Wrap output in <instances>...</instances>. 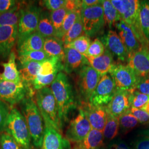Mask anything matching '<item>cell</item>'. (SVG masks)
Wrapping results in <instances>:
<instances>
[{"label":"cell","instance_id":"6da1fadb","mask_svg":"<svg viewBox=\"0 0 149 149\" xmlns=\"http://www.w3.org/2000/svg\"><path fill=\"white\" fill-rule=\"evenodd\" d=\"M50 88L58 105L59 119L63 128L64 124L69 120L70 112L76 108L72 87L67 75L60 72L50 85Z\"/></svg>","mask_w":149,"mask_h":149},{"label":"cell","instance_id":"7a4b0ae2","mask_svg":"<svg viewBox=\"0 0 149 149\" xmlns=\"http://www.w3.org/2000/svg\"><path fill=\"white\" fill-rule=\"evenodd\" d=\"M22 114L27 123L32 138V144L37 148L42 146L45 132V124L39 108L33 98L29 95L20 103Z\"/></svg>","mask_w":149,"mask_h":149},{"label":"cell","instance_id":"3957f363","mask_svg":"<svg viewBox=\"0 0 149 149\" xmlns=\"http://www.w3.org/2000/svg\"><path fill=\"white\" fill-rule=\"evenodd\" d=\"M36 102L43 117L45 127H52L61 133L58 107L50 87H47L37 91Z\"/></svg>","mask_w":149,"mask_h":149},{"label":"cell","instance_id":"277c9868","mask_svg":"<svg viewBox=\"0 0 149 149\" xmlns=\"http://www.w3.org/2000/svg\"><path fill=\"white\" fill-rule=\"evenodd\" d=\"M113 5L119 12L121 19L133 29L143 47H147L149 42L144 37L140 22V1L112 0Z\"/></svg>","mask_w":149,"mask_h":149},{"label":"cell","instance_id":"5b68a950","mask_svg":"<svg viewBox=\"0 0 149 149\" xmlns=\"http://www.w3.org/2000/svg\"><path fill=\"white\" fill-rule=\"evenodd\" d=\"M5 132L16 140L22 149L32 148V138L27 123L21 112L16 108L11 107Z\"/></svg>","mask_w":149,"mask_h":149},{"label":"cell","instance_id":"8992f818","mask_svg":"<svg viewBox=\"0 0 149 149\" xmlns=\"http://www.w3.org/2000/svg\"><path fill=\"white\" fill-rule=\"evenodd\" d=\"M42 9L35 3L23 6L18 25L17 44H19L29 36L37 32Z\"/></svg>","mask_w":149,"mask_h":149},{"label":"cell","instance_id":"52a82bcc","mask_svg":"<svg viewBox=\"0 0 149 149\" xmlns=\"http://www.w3.org/2000/svg\"><path fill=\"white\" fill-rule=\"evenodd\" d=\"M34 89L24 84L6 81L0 78V99L11 107L19 103L26 97L34 95Z\"/></svg>","mask_w":149,"mask_h":149},{"label":"cell","instance_id":"ba28073f","mask_svg":"<svg viewBox=\"0 0 149 149\" xmlns=\"http://www.w3.org/2000/svg\"><path fill=\"white\" fill-rule=\"evenodd\" d=\"M102 2L97 5L81 9V15L84 33L89 37L95 36L100 32L106 23Z\"/></svg>","mask_w":149,"mask_h":149},{"label":"cell","instance_id":"9c48e42d","mask_svg":"<svg viewBox=\"0 0 149 149\" xmlns=\"http://www.w3.org/2000/svg\"><path fill=\"white\" fill-rule=\"evenodd\" d=\"M101 78L100 74L88 65H85L80 69L78 75L77 86L82 103L90 102L91 97Z\"/></svg>","mask_w":149,"mask_h":149},{"label":"cell","instance_id":"30bf717a","mask_svg":"<svg viewBox=\"0 0 149 149\" xmlns=\"http://www.w3.org/2000/svg\"><path fill=\"white\" fill-rule=\"evenodd\" d=\"M118 90L131 91L135 89L139 78L128 65L115 64L109 72Z\"/></svg>","mask_w":149,"mask_h":149},{"label":"cell","instance_id":"8fae6325","mask_svg":"<svg viewBox=\"0 0 149 149\" xmlns=\"http://www.w3.org/2000/svg\"><path fill=\"white\" fill-rule=\"evenodd\" d=\"M117 90L110 74H105L102 76L91 97L90 103L95 106H107L112 101Z\"/></svg>","mask_w":149,"mask_h":149},{"label":"cell","instance_id":"7c38bea8","mask_svg":"<svg viewBox=\"0 0 149 149\" xmlns=\"http://www.w3.org/2000/svg\"><path fill=\"white\" fill-rule=\"evenodd\" d=\"M92 127L82 109L80 108L77 116L70 123L66 133L67 139L79 144L90 132Z\"/></svg>","mask_w":149,"mask_h":149},{"label":"cell","instance_id":"4fadbf2b","mask_svg":"<svg viewBox=\"0 0 149 149\" xmlns=\"http://www.w3.org/2000/svg\"><path fill=\"white\" fill-rule=\"evenodd\" d=\"M128 65L139 79L149 76V48L141 47L128 55Z\"/></svg>","mask_w":149,"mask_h":149},{"label":"cell","instance_id":"5bb4252c","mask_svg":"<svg viewBox=\"0 0 149 149\" xmlns=\"http://www.w3.org/2000/svg\"><path fill=\"white\" fill-rule=\"evenodd\" d=\"M80 108L84 112L92 128L103 132L108 115L106 106H95L88 102L82 103Z\"/></svg>","mask_w":149,"mask_h":149},{"label":"cell","instance_id":"9a60e30c","mask_svg":"<svg viewBox=\"0 0 149 149\" xmlns=\"http://www.w3.org/2000/svg\"><path fill=\"white\" fill-rule=\"evenodd\" d=\"M18 26H0V59L9 57L17 42Z\"/></svg>","mask_w":149,"mask_h":149},{"label":"cell","instance_id":"2e32d148","mask_svg":"<svg viewBox=\"0 0 149 149\" xmlns=\"http://www.w3.org/2000/svg\"><path fill=\"white\" fill-rule=\"evenodd\" d=\"M103 44L119 60L122 62L128 61V51L117 32L110 30L103 38Z\"/></svg>","mask_w":149,"mask_h":149},{"label":"cell","instance_id":"e0dca14e","mask_svg":"<svg viewBox=\"0 0 149 149\" xmlns=\"http://www.w3.org/2000/svg\"><path fill=\"white\" fill-rule=\"evenodd\" d=\"M118 32V36L128 51V55L138 51L142 47L133 29L122 19L115 26Z\"/></svg>","mask_w":149,"mask_h":149},{"label":"cell","instance_id":"ac0fdd59","mask_svg":"<svg viewBox=\"0 0 149 149\" xmlns=\"http://www.w3.org/2000/svg\"><path fill=\"white\" fill-rule=\"evenodd\" d=\"M42 149H71L69 140L55 129L45 127Z\"/></svg>","mask_w":149,"mask_h":149},{"label":"cell","instance_id":"d6986e66","mask_svg":"<svg viewBox=\"0 0 149 149\" xmlns=\"http://www.w3.org/2000/svg\"><path fill=\"white\" fill-rule=\"evenodd\" d=\"M131 107L129 101V91L117 90L112 101L106 106L108 113L119 118Z\"/></svg>","mask_w":149,"mask_h":149},{"label":"cell","instance_id":"ffe728a7","mask_svg":"<svg viewBox=\"0 0 149 149\" xmlns=\"http://www.w3.org/2000/svg\"><path fill=\"white\" fill-rule=\"evenodd\" d=\"M64 70L71 74L77 70L88 65L87 59L84 55L72 48H65Z\"/></svg>","mask_w":149,"mask_h":149},{"label":"cell","instance_id":"44dd1931","mask_svg":"<svg viewBox=\"0 0 149 149\" xmlns=\"http://www.w3.org/2000/svg\"><path fill=\"white\" fill-rule=\"evenodd\" d=\"M86 58L88 65L95 70L101 77L109 74L113 66L115 65L113 55L107 49L104 54L99 57Z\"/></svg>","mask_w":149,"mask_h":149},{"label":"cell","instance_id":"7402d4cb","mask_svg":"<svg viewBox=\"0 0 149 149\" xmlns=\"http://www.w3.org/2000/svg\"><path fill=\"white\" fill-rule=\"evenodd\" d=\"M45 38L38 32L33 33L17 45L18 54L33 51L43 50Z\"/></svg>","mask_w":149,"mask_h":149},{"label":"cell","instance_id":"603a6c76","mask_svg":"<svg viewBox=\"0 0 149 149\" xmlns=\"http://www.w3.org/2000/svg\"><path fill=\"white\" fill-rule=\"evenodd\" d=\"M16 60V54L14 52H12L8 61L2 63L1 65L3 68V72L0 74V78L2 80L13 83H19L22 81Z\"/></svg>","mask_w":149,"mask_h":149},{"label":"cell","instance_id":"cb8c5ba5","mask_svg":"<svg viewBox=\"0 0 149 149\" xmlns=\"http://www.w3.org/2000/svg\"><path fill=\"white\" fill-rule=\"evenodd\" d=\"M42 63L27 62L19 63L18 70L22 81L31 87H32L33 81L39 74Z\"/></svg>","mask_w":149,"mask_h":149},{"label":"cell","instance_id":"d4e9b609","mask_svg":"<svg viewBox=\"0 0 149 149\" xmlns=\"http://www.w3.org/2000/svg\"><path fill=\"white\" fill-rule=\"evenodd\" d=\"M43 50L50 58H59L63 62L65 58V48L62 40L58 38L50 37L45 39Z\"/></svg>","mask_w":149,"mask_h":149},{"label":"cell","instance_id":"484cf974","mask_svg":"<svg viewBox=\"0 0 149 149\" xmlns=\"http://www.w3.org/2000/svg\"><path fill=\"white\" fill-rule=\"evenodd\" d=\"M104 140L103 132L92 128L84 140L79 144V149H100Z\"/></svg>","mask_w":149,"mask_h":149},{"label":"cell","instance_id":"4316f807","mask_svg":"<svg viewBox=\"0 0 149 149\" xmlns=\"http://www.w3.org/2000/svg\"><path fill=\"white\" fill-rule=\"evenodd\" d=\"M37 32L45 38L56 37V32L50 18V13L42 10L38 26Z\"/></svg>","mask_w":149,"mask_h":149},{"label":"cell","instance_id":"83f0119b","mask_svg":"<svg viewBox=\"0 0 149 149\" xmlns=\"http://www.w3.org/2000/svg\"><path fill=\"white\" fill-rule=\"evenodd\" d=\"M23 6L22 2H18L10 11L0 13V26H18Z\"/></svg>","mask_w":149,"mask_h":149},{"label":"cell","instance_id":"f1b7e54d","mask_svg":"<svg viewBox=\"0 0 149 149\" xmlns=\"http://www.w3.org/2000/svg\"><path fill=\"white\" fill-rule=\"evenodd\" d=\"M63 63L59 58H50L42 63L38 74L46 76L55 72H61L64 70V64Z\"/></svg>","mask_w":149,"mask_h":149},{"label":"cell","instance_id":"f546056e","mask_svg":"<svg viewBox=\"0 0 149 149\" xmlns=\"http://www.w3.org/2000/svg\"><path fill=\"white\" fill-rule=\"evenodd\" d=\"M102 6L105 23L110 28H112L117 22L122 19L121 17L117 10L113 5L111 1H103Z\"/></svg>","mask_w":149,"mask_h":149},{"label":"cell","instance_id":"4dcf8cb0","mask_svg":"<svg viewBox=\"0 0 149 149\" xmlns=\"http://www.w3.org/2000/svg\"><path fill=\"white\" fill-rule=\"evenodd\" d=\"M119 128L118 118L115 117L108 113L106 123L103 130L104 139L111 140L117 135Z\"/></svg>","mask_w":149,"mask_h":149},{"label":"cell","instance_id":"1f68e13d","mask_svg":"<svg viewBox=\"0 0 149 149\" xmlns=\"http://www.w3.org/2000/svg\"><path fill=\"white\" fill-rule=\"evenodd\" d=\"M140 22L144 37L149 43V1H140Z\"/></svg>","mask_w":149,"mask_h":149},{"label":"cell","instance_id":"d6a6232c","mask_svg":"<svg viewBox=\"0 0 149 149\" xmlns=\"http://www.w3.org/2000/svg\"><path fill=\"white\" fill-rule=\"evenodd\" d=\"M84 33V30L83 23L81 18V15H80L73 26L71 27V28L61 39L63 42L64 43V46L71 43L77 38L83 36L82 34Z\"/></svg>","mask_w":149,"mask_h":149},{"label":"cell","instance_id":"836d02e7","mask_svg":"<svg viewBox=\"0 0 149 149\" xmlns=\"http://www.w3.org/2000/svg\"><path fill=\"white\" fill-rule=\"evenodd\" d=\"M68 12L69 11L68 9L66 7H63L56 11H52L50 13V18L56 32V37L60 39L64 19Z\"/></svg>","mask_w":149,"mask_h":149},{"label":"cell","instance_id":"e575fe53","mask_svg":"<svg viewBox=\"0 0 149 149\" xmlns=\"http://www.w3.org/2000/svg\"><path fill=\"white\" fill-rule=\"evenodd\" d=\"M91 39L86 35H83L77 38L69 44L65 45L64 48H72L77 51L79 53L86 56L89 47L90 46Z\"/></svg>","mask_w":149,"mask_h":149},{"label":"cell","instance_id":"d590c367","mask_svg":"<svg viewBox=\"0 0 149 149\" xmlns=\"http://www.w3.org/2000/svg\"><path fill=\"white\" fill-rule=\"evenodd\" d=\"M49 58H50V57L44 50L33 51L26 53L18 54L19 63L27 62L42 63Z\"/></svg>","mask_w":149,"mask_h":149},{"label":"cell","instance_id":"8d00e7d4","mask_svg":"<svg viewBox=\"0 0 149 149\" xmlns=\"http://www.w3.org/2000/svg\"><path fill=\"white\" fill-rule=\"evenodd\" d=\"M129 101L131 107L142 109L149 101V96L134 90L129 91Z\"/></svg>","mask_w":149,"mask_h":149},{"label":"cell","instance_id":"74e56055","mask_svg":"<svg viewBox=\"0 0 149 149\" xmlns=\"http://www.w3.org/2000/svg\"><path fill=\"white\" fill-rule=\"evenodd\" d=\"M118 119L119 127L125 131H128L133 129L139 123L138 119L130 113V111L124 113Z\"/></svg>","mask_w":149,"mask_h":149},{"label":"cell","instance_id":"f35d334b","mask_svg":"<svg viewBox=\"0 0 149 149\" xmlns=\"http://www.w3.org/2000/svg\"><path fill=\"white\" fill-rule=\"evenodd\" d=\"M59 72H55L53 74L44 76L38 74L37 77L33 81L32 86L34 90L38 91L51 85L56 79Z\"/></svg>","mask_w":149,"mask_h":149},{"label":"cell","instance_id":"ab89813d","mask_svg":"<svg viewBox=\"0 0 149 149\" xmlns=\"http://www.w3.org/2000/svg\"><path fill=\"white\" fill-rule=\"evenodd\" d=\"M81 11H69L64 19L61 32V39L73 26L78 17L81 15Z\"/></svg>","mask_w":149,"mask_h":149},{"label":"cell","instance_id":"60d3db41","mask_svg":"<svg viewBox=\"0 0 149 149\" xmlns=\"http://www.w3.org/2000/svg\"><path fill=\"white\" fill-rule=\"evenodd\" d=\"M104 44L99 39H96L91 44L86 58H97L101 56L105 52Z\"/></svg>","mask_w":149,"mask_h":149},{"label":"cell","instance_id":"b9f144b4","mask_svg":"<svg viewBox=\"0 0 149 149\" xmlns=\"http://www.w3.org/2000/svg\"><path fill=\"white\" fill-rule=\"evenodd\" d=\"M0 148L1 149H22L16 140L6 132L0 134Z\"/></svg>","mask_w":149,"mask_h":149},{"label":"cell","instance_id":"7bdbcfd3","mask_svg":"<svg viewBox=\"0 0 149 149\" xmlns=\"http://www.w3.org/2000/svg\"><path fill=\"white\" fill-rule=\"evenodd\" d=\"M10 110L8 104L0 99V134L5 131L6 123Z\"/></svg>","mask_w":149,"mask_h":149},{"label":"cell","instance_id":"ee69618b","mask_svg":"<svg viewBox=\"0 0 149 149\" xmlns=\"http://www.w3.org/2000/svg\"><path fill=\"white\" fill-rule=\"evenodd\" d=\"M135 149H149V130H145L139 135L135 142Z\"/></svg>","mask_w":149,"mask_h":149},{"label":"cell","instance_id":"f6af8a7d","mask_svg":"<svg viewBox=\"0 0 149 149\" xmlns=\"http://www.w3.org/2000/svg\"><path fill=\"white\" fill-rule=\"evenodd\" d=\"M68 0H45L43 1V5L51 11H56L63 7H65Z\"/></svg>","mask_w":149,"mask_h":149},{"label":"cell","instance_id":"bcb514c9","mask_svg":"<svg viewBox=\"0 0 149 149\" xmlns=\"http://www.w3.org/2000/svg\"><path fill=\"white\" fill-rule=\"evenodd\" d=\"M130 113L136 118L139 122L146 123L149 122V114L143 109L130 107L129 109Z\"/></svg>","mask_w":149,"mask_h":149},{"label":"cell","instance_id":"7dc6e473","mask_svg":"<svg viewBox=\"0 0 149 149\" xmlns=\"http://www.w3.org/2000/svg\"><path fill=\"white\" fill-rule=\"evenodd\" d=\"M135 90L144 95L149 96V76L139 79Z\"/></svg>","mask_w":149,"mask_h":149},{"label":"cell","instance_id":"c3c4849f","mask_svg":"<svg viewBox=\"0 0 149 149\" xmlns=\"http://www.w3.org/2000/svg\"><path fill=\"white\" fill-rule=\"evenodd\" d=\"M18 3L15 0H0V13L10 11Z\"/></svg>","mask_w":149,"mask_h":149},{"label":"cell","instance_id":"681fc988","mask_svg":"<svg viewBox=\"0 0 149 149\" xmlns=\"http://www.w3.org/2000/svg\"><path fill=\"white\" fill-rule=\"evenodd\" d=\"M107 149H132L122 141L118 140L110 144Z\"/></svg>","mask_w":149,"mask_h":149},{"label":"cell","instance_id":"f907efd6","mask_svg":"<svg viewBox=\"0 0 149 149\" xmlns=\"http://www.w3.org/2000/svg\"><path fill=\"white\" fill-rule=\"evenodd\" d=\"M102 2L100 0H83L81 2V9L97 5Z\"/></svg>","mask_w":149,"mask_h":149},{"label":"cell","instance_id":"816d5d0a","mask_svg":"<svg viewBox=\"0 0 149 149\" xmlns=\"http://www.w3.org/2000/svg\"><path fill=\"white\" fill-rule=\"evenodd\" d=\"M142 109L149 114V101L145 104V106Z\"/></svg>","mask_w":149,"mask_h":149},{"label":"cell","instance_id":"f5cc1de1","mask_svg":"<svg viewBox=\"0 0 149 149\" xmlns=\"http://www.w3.org/2000/svg\"><path fill=\"white\" fill-rule=\"evenodd\" d=\"M79 149V148H75V149Z\"/></svg>","mask_w":149,"mask_h":149}]
</instances>
